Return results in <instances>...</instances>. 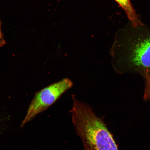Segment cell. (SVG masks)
I'll return each mask as SVG.
<instances>
[{"mask_svg":"<svg viewBox=\"0 0 150 150\" xmlns=\"http://www.w3.org/2000/svg\"><path fill=\"white\" fill-rule=\"evenodd\" d=\"M73 83L69 78L64 79L37 92L30 105L27 113L21 127L33 120L39 114L53 104L66 91L72 87Z\"/></svg>","mask_w":150,"mask_h":150,"instance_id":"obj_3","label":"cell"},{"mask_svg":"<svg viewBox=\"0 0 150 150\" xmlns=\"http://www.w3.org/2000/svg\"><path fill=\"white\" fill-rule=\"evenodd\" d=\"M1 22L0 21V47L6 44V42L4 38L3 33L1 32Z\"/></svg>","mask_w":150,"mask_h":150,"instance_id":"obj_6","label":"cell"},{"mask_svg":"<svg viewBox=\"0 0 150 150\" xmlns=\"http://www.w3.org/2000/svg\"><path fill=\"white\" fill-rule=\"evenodd\" d=\"M70 112L73 124L84 150H119L102 120L87 105L72 96Z\"/></svg>","mask_w":150,"mask_h":150,"instance_id":"obj_2","label":"cell"},{"mask_svg":"<svg viewBox=\"0 0 150 150\" xmlns=\"http://www.w3.org/2000/svg\"><path fill=\"white\" fill-rule=\"evenodd\" d=\"M114 1L119 4L120 6L122 9L124 10L127 18L131 22V25L133 27H136L143 24L138 18L135 11L131 4L130 0H114Z\"/></svg>","mask_w":150,"mask_h":150,"instance_id":"obj_4","label":"cell"},{"mask_svg":"<svg viewBox=\"0 0 150 150\" xmlns=\"http://www.w3.org/2000/svg\"><path fill=\"white\" fill-rule=\"evenodd\" d=\"M146 81V86L144 98V100H150V76H146L144 78Z\"/></svg>","mask_w":150,"mask_h":150,"instance_id":"obj_5","label":"cell"},{"mask_svg":"<svg viewBox=\"0 0 150 150\" xmlns=\"http://www.w3.org/2000/svg\"><path fill=\"white\" fill-rule=\"evenodd\" d=\"M110 53L117 74L150 76V29L142 24L120 30Z\"/></svg>","mask_w":150,"mask_h":150,"instance_id":"obj_1","label":"cell"}]
</instances>
